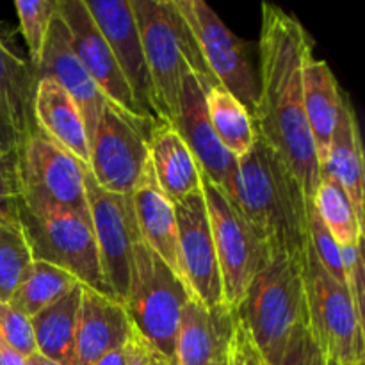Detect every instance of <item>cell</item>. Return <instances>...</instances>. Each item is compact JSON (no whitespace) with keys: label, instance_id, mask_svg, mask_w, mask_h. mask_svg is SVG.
Here are the masks:
<instances>
[{"label":"cell","instance_id":"c3c4849f","mask_svg":"<svg viewBox=\"0 0 365 365\" xmlns=\"http://www.w3.org/2000/svg\"><path fill=\"white\" fill-rule=\"evenodd\" d=\"M0 41H2V39H0Z\"/></svg>","mask_w":365,"mask_h":365},{"label":"cell","instance_id":"4fadbf2b","mask_svg":"<svg viewBox=\"0 0 365 365\" xmlns=\"http://www.w3.org/2000/svg\"><path fill=\"white\" fill-rule=\"evenodd\" d=\"M57 13L63 18L70 34L71 48L81 59L107 102L128 118L132 123L143 130L150 132L153 125L150 123L135 103L134 95L107 45L106 38L100 32L98 25L86 9L84 0H57Z\"/></svg>","mask_w":365,"mask_h":365},{"label":"cell","instance_id":"4dcf8cb0","mask_svg":"<svg viewBox=\"0 0 365 365\" xmlns=\"http://www.w3.org/2000/svg\"><path fill=\"white\" fill-rule=\"evenodd\" d=\"M14 9L20 21L21 36L27 43L31 66L36 70L45 48L50 24L57 11V0H16Z\"/></svg>","mask_w":365,"mask_h":365},{"label":"cell","instance_id":"603a6c76","mask_svg":"<svg viewBox=\"0 0 365 365\" xmlns=\"http://www.w3.org/2000/svg\"><path fill=\"white\" fill-rule=\"evenodd\" d=\"M148 159L157 184L173 203L202 191L200 164L173 125L159 123L150 130Z\"/></svg>","mask_w":365,"mask_h":365},{"label":"cell","instance_id":"ffe728a7","mask_svg":"<svg viewBox=\"0 0 365 365\" xmlns=\"http://www.w3.org/2000/svg\"><path fill=\"white\" fill-rule=\"evenodd\" d=\"M141 241L184 280L178 246L175 203L163 192L153 177L150 159L130 195ZM185 284V282H184Z\"/></svg>","mask_w":365,"mask_h":365},{"label":"cell","instance_id":"277c9868","mask_svg":"<svg viewBox=\"0 0 365 365\" xmlns=\"http://www.w3.org/2000/svg\"><path fill=\"white\" fill-rule=\"evenodd\" d=\"M235 317L264 365H280L294 328L309 323L302 264L269 252Z\"/></svg>","mask_w":365,"mask_h":365},{"label":"cell","instance_id":"8d00e7d4","mask_svg":"<svg viewBox=\"0 0 365 365\" xmlns=\"http://www.w3.org/2000/svg\"><path fill=\"white\" fill-rule=\"evenodd\" d=\"M21 195L18 150L0 157V202H18Z\"/></svg>","mask_w":365,"mask_h":365},{"label":"cell","instance_id":"30bf717a","mask_svg":"<svg viewBox=\"0 0 365 365\" xmlns=\"http://www.w3.org/2000/svg\"><path fill=\"white\" fill-rule=\"evenodd\" d=\"M89 221L98 248L103 284L110 298L123 305L130 280L132 252L141 241L130 196L103 191L91 173H86Z\"/></svg>","mask_w":365,"mask_h":365},{"label":"cell","instance_id":"7dc6e473","mask_svg":"<svg viewBox=\"0 0 365 365\" xmlns=\"http://www.w3.org/2000/svg\"><path fill=\"white\" fill-rule=\"evenodd\" d=\"M356 365H365V362H360V364H356Z\"/></svg>","mask_w":365,"mask_h":365},{"label":"cell","instance_id":"7c38bea8","mask_svg":"<svg viewBox=\"0 0 365 365\" xmlns=\"http://www.w3.org/2000/svg\"><path fill=\"white\" fill-rule=\"evenodd\" d=\"M21 195H34L89 217L88 168L36 128L18 146ZM20 195V196H21Z\"/></svg>","mask_w":365,"mask_h":365},{"label":"cell","instance_id":"f6af8a7d","mask_svg":"<svg viewBox=\"0 0 365 365\" xmlns=\"http://www.w3.org/2000/svg\"><path fill=\"white\" fill-rule=\"evenodd\" d=\"M327 365H341L337 362V360H334V359H327Z\"/></svg>","mask_w":365,"mask_h":365},{"label":"cell","instance_id":"d590c367","mask_svg":"<svg viewBox=\"0 0 365 365\" xmlns=\"http://www.w3.org/2000/svg\"><path fill=\"white\" fill-rule=\"evenodd\" d=\"M123 349L127 365H177L173 359L164 355L152 342L146 341L134 327H132L130 334H128Z\"/></svg>","mask_w":365,"mask_h":365},{"label":"cell","instance_id":"d6a6232c","mask_svg":"<svg viewBox=\"0 0 365 365\" xmlns=\"http://www.w3.org/2000/svg\"><path fill=\"white\" fill-rule=\"evenodd\" d=\"M0 341L6 342L24 356L36 353L31 319L14 309L9 302H0Z\"/></svg>","mask_w":365,"mask_h":365},{"label":"cell","instance_id":"9a60e30c","mask_svg":"<svg viewBox=\"0 0 365 365\" xmlns=\"http://www.w3.org/2000/svg\"><path fill=\"white\" fill-rule=\"evenodd\" d=\"M178 246L184 282L192 299L207 307L225 305L220 267L203 192H192L175 203Z\"/></svg>","mask_w":365,"mask_h":365},{"label":"cell","instance_id":"83f0119b","mask_svg":"<svg viewBox=\"0 0 365 365\" xmlns=\"http://www.w3.org/2000/svg\"><path fill=\"white\" fill-rule=\"evenodd\" d=\"M77 285L82 284L71 273L45 260L34 259L9 303L31 319Z\"/></svg>","mask_w":365,"mask_h":365},{"label":"cell","instance_id":"ba28073f","mask_svg":"<svg viewBox=\"0 0 365 365\" xmlns=\"http://www.w3.org/2000/svg\"><path fill=\"white\" fill-rule=\"evenodd\" d=\"M202 192L209 212L223 303L235 312L250 284L266 264L269 250L234 202L203 177Z\"/></svg>","mask_w":365,"mask_h":365},{"label":"cell","instance_id":"b9f144b4","mask_svg":"<svg viewBox=\"0 0 365 365\" xmlns=\"http://www.w3.org/2000/svg\"><path fill=\"white\" fill-rule=\"evenodd\" d=\"M93 365H127V362H125V349H113V351H109L107 355H103L102 359L96 360Z\"/></svg>","mask_w":365,"mask_h":365},{"label":"cell","instance_id":"2e32d148","mask_svg":"<svg viewBox=\"0 0 365 365\" xmlns=\"http://www.w3.org/2000/svg\"><path fill=\"white\" fill-rule=\"evenodd\" d=\"M173 127L189 146L200 164L202 175L234 202L237 159L227 152L210 125L205 106V91L198 78L189 71L182 82L180 107Z\"/></svg>","mask_w":365,"mask_h":365},{"label":"cell","instance_id":"e575fe53","mask_svg":"<svg viewBox=\"0 0 365 365\" xmlns=\"http://www.w3.org/2000/svg\"><path fill=\"white\" fill-rule=\"evenodd\" d=\"M342 266H344L346 287L351 292L359 312L364 316V298H365V266L362 255V242L355 246H344L341 248Z\"/></svg>","mask_w":365,"mask_h":365},{"label":"cell","instance_id":"52a82bcc","mask_svg":"<svg viewBox=\"0 0 365 365\" xmlns=\"http://www.w3.org/2000/svg\"><path fill=\"white\" fill-rule=\"evenodd\" d=\"M307 317L327 359L341 365L365 362V319L346 284L331 277L310 250L303 266Z\"/></svg>","mask_w":365,"mask_h":365},{"label":"cell","instance_id":"3957f363","mask_svg":"<svg viewBox=\"0 0 365 365\" xmlns=\"http://www.w3.org/2000/svg\"><path fill=\"white\" fill-rule=\"evenodd\" d=\"M130 4L160 118L173 125L180 107L182 82L189 71L203 89L217 82L203 63L191 29L173 0H130Z\"/></svg>","mask_w":365,"mask_h":365},{"label":"cell","instance_id":"5b68a950","mask_svg":"<svg viewBox=\"0 0 365 365\" xmlns=\"http://www.w3.org/2000/svg\"><path fill=\"white\" fill-rule=\"evenodd\" d=\"M18 220L32 257L73 274L84 287L109 296L89 217L34 195H21Z\"/></svg>","mask_w":365,"mask_h":365},{"label":"cell","instance_id":"8992f818","mask_svg":"<svg viewBox=\"0 0 365 365\" xmlns=\"http://www.w3.org/2000/svg\"><path fill=\"white\" fill-rule=\"evenodd\" d=\"M189 299L184 280L145 242H135L123 309L132 327L173 360L178 321Z\"/></svg>","mask_w":365,"mask_h":365},{"label":"cell","instance_id":"836d02e7","mask_svg":"<svg viewBox=\"0 0 365 365\" xmlns=\"http://www.w3.org/2000/svg\"><path fill=\"white\" fill-rule=\"evenodd\" d=\"M280 365H327V356L310 331L309 323L294 328Z\"/></svg>","mask_w":365,"mask_h":365},{"label":"cell","instance_id":"1f68e13d","mask_svg":"<svg viewBox=\"0 0 365 365\" xmlns=\"http://www.w3.org/2000/svg\"><path fill=\"white\" fill-rule=\"evenodd\" d=\"M309 235H310V250L314 255L319 259L323 264L324 269L337 278L339 282L346 284L344 280V266H342V257H341V246L335 242L334 235L323 223L321 216L317 214L314 202L309 203Z\"/></svg>","mask_w":365,"mask_h":365},{"label":"cell","instance_id":"6da1fadb","mask_svg":"<svg viewBox=\"0 0 365 365\" xmlns=\"http://www.w3.org/2000/svg\"><path fill=\"white\" fill-rule=\"evenodd\" d=\"M260 11V82L253 127L312 200L321 168L303 100V63L312 41L302 21L282 7L262 4Z\"/></svg>","mask_w":365,"mask_h":365},{"label":"cell","instance_id":"74e56055","mask_svg":"<svg viewBox=\"0 0 365 365\" xmlns=\"http://www.w3.org/2000/svg\"><path fill=\"white\" fill-rule=\"evenodd\" d=\"M227 365H246L245 344H242V330L241 327H239V323H237V328H235L234 339H232L230 349H228Z\"/></svg>","mask_w":365,"mask_h":365},{"label":"cell","instance_id":"7bdbcfd3","mask_svg":"<svg viewBox=\"0 0 365 365\" xmlns=\"http://www.w3.org/2000/svg\"><path fill=\"white\" fill-rule=\"evenodd\" d=\"M20 202V200H18ZM18 202H0V227L18 217Z\"/></svg>","mask_w":365,"mask_h":365},{"label":"cell","instance_id":"9c48e42d","mask_svg":"<svg viewBox=\"0 0 365 365\" xmlns=\"http://www.w3.org/2000/svg\"><path fill=\"white\" fill-rule=\"evenodd\" d=\"M173 2L191 29L200 56L217 84L232 93L248 113L253 114L259 96V82L250 63L245 41L239 39L203 0Z\"/></svg>","mask_w":365,"mask_h":365},{"label":"cell","instance_id":"f1b7e54d","mask_svg":"<svg viewBox=\"0 0 365 365\" xmlns=\"http://www.w3.org/2000/svg\"><path fill=\"white\" fill-rule=\"evenodd\" d=\"M312 202L317 214L341 248L360 245L364 241L362 221L356 216L344 189L334 178L321 173L319 185Z\"/></svg>","mask_w":365,"mask_h":365},{"label":"cell","instance_id":"d4e9b609","mask_svg":"<svg viewBox=\"0 0 365 365\" xmlns=\"http://www.w3.org/2000/svg\"><path fill=\"white\" fill-rule=\"evenodd\" d=\"M34 84L36 75L31 64L0 41V118L13 130L18 143L36 130L32 118Z\"/></svg>","mask_w":365,"mask_h":365},{"label":"cell","instance_id":"5bb4252c","mask_svg":"<svg viewBox=\"0 0 365 365\" xmlns=\"http://www.w3.org/2000/svg\"><path fill=\"white\" fill-rule=\"evenodd\" d=\"M84 4L106 38L141 113L153 127L164 123L130 0H84Z\"/></svg>","mask_w":365,"mask_h":365},{"label":"cell","instance_id":"44dd1931","mask_svg":"<svg viewBox=\"0 0 365 365\" xmlns=\"http://www.w3.org/2000/svg\"><path fill=\"white\" fill-rule=\"evenodd\" d=\"M34 125L89 170V139L84 118L70 95L48 77H36L32 95Z\"/></svg>","mask_w":365,"mask_h":365},{"label":"cell","instance_id":"484cf974","mask_svg":"<svg viewBox=\"0 0 365 365\" xmlns=\"http://www.w3.org/2000/svg\"><path fill=\"white\" fill-rule=\"evenodd\" d=\"M82 285L71 289L45 310L31 317L36 351L61 365H73L75 328L81 307Z\"/></svg>","mask_w":365,"mask_h":365},{"label":"cell","instance_id":"7a4b0ae2","mask_svg":"<svg viewBox=\"0 0 365 365\" xmlns=\"http://www.w3.org/2000/svg\"><path fill=\"white\" fill-rule=\"evenodd\" d=\"M310 202L289 168L260 138L237 160L234 203L269 252L302 266L310 252Z\"/></svg>","mask_w":365,"mask_h":365},{"label":"cell","instance_id":"ab89813d","mask_svg":"<svg viewBox=\"0 0 365 365\" xmlns=\"http://www.w3.org/2000/svg\"><path fill=\"white\" fill-rule=\"evenodd\" d=\"M0 365H27V356L0 341Z\"/></svg>","mask_w":365,"mask_h":365},{"label":"cell","instance_id":"4316f807","mask_svg":"<svg viewBox=\"0 0 365 365\" xmlns=\"http://www.w3.org/2000/svg\"><path fill=\"white\" fill-rule=\"evenodd\" d=\"M203 91H205L207 114L214 134L227 148V152H230L239 160L253 148L257 141L252 114L223 86L214 84Z\"/></svg>","mask_w":365,"mask_h":365},{"label":"cell","instance_id":"f35d334b","mask_svg":"<svg viewBox=\"0 0 365 365\" xmlns=\"http://www.w3.org/2000/svg\"><path fill=\"white\" fill-rule=\"evenodd\" d=\"M20 143H18L16 135L13 134L9 127L6 125V121L0 118V157L9 155V153L16 152Z\"/></svg>","mask_w":365,"mask_h":365},{"label":"cell","instance_id":"7402d4cb","mask_svg":"<svg viewBox=\"0 0 365 365\" xmlns=\"http://www.w3.org/2000/svg\"><path fill=\"white\" fill-rule=\"evenodd\" d=\"M303 100L317 160L319 168H323L346 95L341 91L330 64L323 59H316L312 50L307 53L303 63Z\"/></svg>","mask_w":365,"mask_h":365},{"label":"cell","instance_id":"ac0fdd59","mask_svg":"<svg viewBox=\"0 0 365 365\" xmlns=\"http://www.w3.org/2000/svg\"><path fill=\"white\" fill-rule=\"evenodd\" d=\"M237 317L227 305L207 307L189 299L175 335V364L214 365L227 360Z\"/></svg>","mask_w":365,"mask_h":365},{"label":"cell","instance_id":"f546056e","mask_svg":"<svg viewBox=\"0 0 365 365\" xmlns=\"http://www.w3.org/2000/svg\"><path fill=\"white\" fill-rule=\"evenodd\" d=\"M32 262L34 257L20 220L4 223L0 227V302H9Z\"/></svg>","mask_w":365,"mask_h":365},{"label":"cell","instance_id":"e0dca14e","mask_svg":"<svg viewBox=\"0 0 365 365\" xmlns=\"http://www.w3.org/2000/svg\"><path fill=\"white\" fill-rule=\"evenodd\" d=\"M34 75L52 78L73 98L84 118L88 139L91 141L96 123L109 102L71 48L68 29L57 11L50 24L45 48H43Z\"/></svg>","mask_w":365,"mask_h":365},{"label":"cell","instance_id":"d6986e66","mask_svg":"<svg viewBox=\"0 0 365 365\" xmlns=\"http://www.w3.org/2000/svg\"><path fill=\"white\" fill-rule=\"evenodd\" d=\"M130 330L132 323L120 302L82 285L73 365H93L113 349L123 348Z\"/></svg>","mask_w":365,"mask_h":365},{"label":"cell","instance_id":"ee69618b","mask_svg":"<svg viewBox=\"0 0 365 365\" xmlns=\"http://www.w3.org/2000/svg\"><path fill=\"white\" fill-rule=\"evenodd\" d=\"M27 365H61V364L53 362V360L46 359V356L39 355V353L36 351V353H32L31 356H27Z\"/></svg>","mask_w":365,"mask_h":365},{"label":"cell","instance_id":"8fae6325","mask_svg":"<svg viewBox=\"0 0 365 365\" xmlns=\"http://www.w3.org/2000/svg\"><path fill=\"white\" fill-rule=\"evenodd\" d=\"M148 134L107 103L89 141V173L103 191L132 195L148 163Z\"/></svg>","mask_w":365,"mask_h":365},{"label":"cell","instance_id":"cb8c5ba5","mask_svg":"<svg viewBox=\"0 0 365 365\" xmlns=\"http://www.w3.org/2000/svg\"><path fill=\"white\" fill-rule=\"evenodd\" d=\"M321 173L334 178L348 195L359 220L365 221V160L355 109L346 96Z\"/></svg>","mask_w":365,"mask_h":365},{"label":"cell","instance_id":"60d3db41","mask_svg":"<svg viewBox=\"0 0 365 365\" xmlns=\"http://www.w3.org/2000/svg\"><path fill=\"white\" fill-rule=\"evenodd\" d=\"M239 323V321H237ZM241 327V324H239ZM242 330V327H241ZM242 344H245V359H246V365H264L262 359L259 356V353L255 351V348L252 346V342H250L248 335H246V331L242 330Z\"/></svg>","mask_w":365,"mask_h":365},{"label":"cell","instance_id":"bcb514c9","mask_svg":"<svg viewBox=\"0 0 365 365\" xmlns=\"http://www.w3.org/2000/svg\"><path fill=\"white\" fill-rule=\"evenodd\" d=\"M214 365H227V360H225V362H220V364H214Z\"/></svg>","mask_w":365,"mask_h":365}]
</instances>
